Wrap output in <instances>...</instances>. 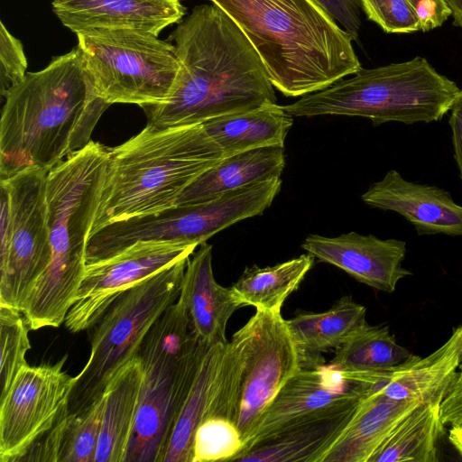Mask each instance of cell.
Returning a JSON list of instances; mask_svg holds the SVG:
<instances>
[{
    "label": "cell",
    "instance_id": "34",
    "mask_svg": "<svg viewBox=\"0 0 462 462\" xmlns=\"http://www.w3.org/2000/svg\"><path fill=\"white\" fill-rule=\"evenodd\" d=\"M236 423L208 419L198 427L193 441L192 462L232 461L243 448Z\"/></svg>",
    "mask_w": 462,
    "mask_h": 462
},
{
    "label": "cell",
    "instance_id": "7",
    "mask_svg": "<svg viewBox=\"0 0 462 462\" xmlns=\"http://www.w3.org/2000/svg\"><path fill=\"white\" fill-rule=\"evenodd\" d=\"M208 346L194 336L180 298L150 328L137 353L143 377L125 462H162L177 417Z\"/></svg>",
    "mask_w": 462,
    "mask_h": 462
},
{
    "label": "cell",
    "instance_id": "25",
    "mask_svg": "<svg viewBox=\"0 0 462 462\" xmlns=\"http://www.w3.org/2000/svg\"><path fill=\"white\" fill-rule=\"evenodd\" d=\"M292 125V116L283 106L272 102L201 123L206 134L224 158L262 147L284 148Z\"/></svg>",
    "mask_w": 462,
    "mask_h": 462
},
{
    "label": "cell",
    "instance_id": "5",
    "mask_svg": "<svg viewBox=\"0 0 462 462\" xmlns=\"http://www.w3.org/2000/svg\"><path fill=\"white\" fill-rule=\"evenodd\" d=\"M223 158L201 124L163 129L146 125L109 150L90 236L111 223L174 207L184 189Z\"/></svg>",
    "mask_w": 462,
    "mask_h": 462
},
{
    "label": "cell",
    "instance_id": "24",
    "mask_svg": "<svg viewBox=\"0 0 462 462\" xmlns=\"http://www.w3.org/2000/svg\"><path fill=\"white\" fill-rule=\"evenodd\" d=\"M143 377L142 362L135 356L106 384L95 462H125L139 408Z\"/></svg>",
    "mask_w": 462,
    "mask_h": 462
},
{
    "label": "cell",
    "instance_id": "27",
    "mask_svg": "<svg viewBox=\"0 0 462 462\" xmlns=\"http://www.w3.org/2000/svg\"><path fill=\"white\" fill-rule=\"evenodd\" d=\"M103 394L85 409L61 417L20 461L95 462L101 430Z\"/></svg>",
    "mask_w": 462,
    "mask_h": 462
},
{
    "label": "cell",
    "instance_id": "31",
    "mask_svg": "<svg viewBox=\"0 0 462 462\" xmlns=\"http://www.w3.org/2000/svg\"><path fill=\"white\" fill-rule=\"evenodd\" d=\"M411 356L387 326L365 322L337 348L329 365L341 373L380 371L397 366Z\"/></svg>",
    "mask_w": 462,
    "mask_h": 462
},
{
    "label": "cell",
    "instance_id": "11",
    "mask_svg": "<svg viewBox=\"0 0 462 462\" xmlns=\"http://www.w3.org/2000/svg\"><path fill=\"white\" fill-rule=\"evenodd\" d=\"M232 337L244 356L236 422L244 448L270 402L303 365L281 311L256 310Z\"/></svg>",
    "mask_w": 462,
    "mask_h": 462
},
{
    "label": "cell",
    "instance_id": "36",
    "mask_svg": "<svg viewBox=\"0 0 462 462\" xmlns=\"http://www.w3.org/2000/svg\"><path fill=\"white\" fill-rule=\"evenodd\" d=\"M27 60L22 42L0 22V92H6L26 75Z\"/></svg>",
    "mask_w": 462,
    "mask_h": 462
},
{
    "label": "cell",
    "instance_id": "37",
    "mask_svg": "<svg viewBox=\"0 0 462 462\" xmlns=\"http://www.w3.org/2000/svg\"><path fill=\"white\" fill-rule=\"evenodd\" d=\"M357 42L361 27L360 0H314Z\"/></svg>",
    "mask_w": 462,
    "mask_h": 462
},
{
    "label": "cell",
    "instance_id": "32",
    "mask_svg": "<svg viewBox=\"0 0 462 462\" xmlns=\"http://www.w3.org/2000/svg\"><path fill=\"white\" fill-rule=\"evenodd\" d=\"M244 356L235 337L225 346L203 420L219 419L236 424L241 399ZM201 424V423H200Z\"/></svg>",
    "mask_w": 462,
    "mask_h": 462
},
{
    "label": "cell",
    "instance_id": "26",
    "mask_svg": "<svg viewBox=\"0 0 462 462\" xmlns=\"http://www.w3.org/2000/svg\"><path fill=\"white\" fill-rule=\"evenodd\" d=\"M365 308L343 296L323 312H298L287 319L301 356L303 367L320 365L322 352L338 348L365 320Z\"/></svg>",
    "mask_w": 462,
    "mask_h": 462
},
{
    "label": "cell",
    "instance_id": "20",
    "mask_svg": "<svg viewBox=\"0 0 462 462\" xmlns=\"http://www.w3.org/2000/svg\"><path fill=\"white\" fill-rule=\"evenodd\" d=\"M180 299L198 340L206 344L226 343L230 317L244 307L233 290L217 282L212 269V245L204 242L189 259Z\"/></svg>",
    "mask_w": 462,
    "mask_h": 462
},
{
    "label": "cell",
    "instance_id": "21",
    "mask_svg": "<svg viewBox=\"0 0 462 462\" xmlns=\"http://www.w3.org/2000/svg\"><path fill=\"white\" fill-rule=\"evenodd\" d=\"M360 402L294 423L252 446L232 461L321 462L350 422Z\"/></svg>",
    "mask_w": 462,
    "mask_h": 462
},
{
    "label": "cell",
    "instance_id": "6",
    "mask_svg": "<svg viewBox=\"0 0 462 462\" xmlns=\"http://www.w3.org/2000/svg\"><path fill=\"white\" fill-rule=\"evenodd\" d=\"M460 91L424 58L361 69L348 79L305 95L283 106L292 116H360L374 126L388 122L405 125L441 120Z\"/></svg>",
    "mask_w": 462,
    "mask_h": 462
},
{
    "label": "cell",
    "instance_id": "40",
    "mask_svg": "<svg viewBox=\"0 0 462 462\" xmlns=\"http://www.w3.org/2000/svg\"><path fill=\"white\" fill-rule=\"evenodd\" d=\"M448 439L455 449L462 457V421L450 424Z\"/></svg>",
    "mask_w": 462,
    "mask_h": 462
},
{
    "label": "cell",
    "instance_id": "19",
    "mask_svg": "<svg viewBox=\"0 0 462 462\" xmlns=\"http://www.w3.org/2000/svg\"><path fill=\"white\" fill-rule=\"evenodd\" d=\"M51 7L61 23L75 33L127 29L158 37L186 14L180 0H51Z\"/></svg>",
    "mask_w": 462,
    "mask_h": 462
},
{
    "label": "cell",
    "instance_id": "29",
    "mask_svg": "<svg viewBox=\"0 0 462 462\" xmlns=\"http://www.w3.org/2000/svg\"><path fill=\"white\" fill-rule=\"evenodd\" d=\"M314 259L306 254L273 266L246 267L231 289L244 307L281 311L285 300L312 268Z\"/></svg>",
    "mask_w": 462,
    "mask_h": 462
},
{
    "label": "cell",
    "instance_id": "23",
    "mask_svg": "<svg viewBox=\"0 0 462 462\" xmlns=\"http://www.w3.org/2000/svg\"><path fill=\"white\" fill-rule=\"evenodd\" d=\"M284 167L283 147H262L225 157L199 175L175 206L203 203L232 190L280 178Z\"/></svg>",
    "mask_w": 462,
    "mask_h": 462
},
{
    "label": "cell",
    "instance_id": "8",
    "mask_svg": "<svg viewBox=\"0 0 462 462\" xmlns=\"http://www.w3.org/2000/svg\"><path fill=\"white\" fill-rule=\"evenodd\" d=\"M189 258H184L122 293L93 326L90 355L74 377L68 413L100 398L115 373L137 356L144 337L180 297Z\"/></svg>",
    "mask_w": 462,
    "mask_h": 462
},
{
    "label": "cell",
    "instance_id": "9",
    "mask_svg": "<svg viewBox=\"0 0 462 462\" xmlns=\"http://www.w3.org/2000/svg\"><path fill=\"white\" fill-rule=\"evenodd\" d=\"M76 35L96 92L110 105L145 108L165 103L175 90L182 67L171 42L127 29H91Z\"/></svg>",
    "mask_w": 462,
    "mask_h": 462
},
{
    "label": "cell",
    "instance_id": "42",
    "mask_svg": "<svg viewBox=\"0 0 462 462\" xmlns=\"http://www.w3.org/2000/svg\"><path fill=\"white\" fill-rule=\"evenodd\" d=\"M458 371L462 372V362H461V365L459 366V370Z\"/></svg>",
    "mask_w": 462,
    "mask_h": 462
},
{
    "label": "cell",
    "instance_id": "1",
    "mask_svg": "<svg viewBox=\"0 0 462 462\" xmlns=\"http://www.w3.org/2000/svg\"><path fill=\"white\" fill-rule=\"evenodd\" d=\"M182 73L171 97L145 107L147 125L163 129L276 103L259 54L217 5L195 6L170 35Z\"/></svg>",
    "mask_w": 462,
    "mask_h": 462
},
{
    "label": "cell",
    "instance_id": "14",
    "mask_svg": "<svg viewBox=\"0 0 462 462\" xmlns=\"http://www.w3.org/2000/svg\"><path fill=\"white\" fill-rule=\"evenodd\" d=\"M226 212L217 200L174 206L165 210L111 223L89 236L87 263L110 257L140 241L200 245L223 230Z\"/></svg>",
    "mask_w": 462,
    "mask_h": 462
},
{
    "label": "cell",
    "instance_id": "17",
    "mask_svg": "<svg viewBox=\"0 0 462 462\" xmlns=\"http://www.w3.org/2000/svg\"><path fill=\"white\" fill-rule=\"evenodd\" d=\"M301 247L320 262L334 265L374 290L393 292L411 272L402 266L406 242L380 239L356 232L336 237L308 236Z\"/></svg>",
    "mask_w": 462,
    "mask_h": 462
},
{
    "label": "cell",
    "instance_id": "33",
    "mask_svg": "<svg viewBox=\"0 0 462 462\" xmlns=\"http://www.w3.org/2000/svg\"><path fill=\"white\" fill-rule=\"evenodd\" d=\"M29 329L22 311L0 306V397L7 393L17 374L28 365L25 355L31 348Z\"/></svg>",
    "mask_w": 462,
    "mask_h": 462
},
{
    "label": "cell",
    "instance_id": "30",
    "mask_svg": "<svg viewBox=\"0 0 462 462\" xmlns=\"http://www.w3.org/2000/svg\"><path fill=\"white\" fill-rule=\"evenodd\" d=\"M226 343L208 346L177 417L162 462H192L194 436L205 418L212 383Z\"/></svg>",
    "mask_w": 462,
    "mask_h": 462
},
{
    "label": "cell",
    "instance_id": "16",
    "mask_svg": "<svg viewBox=\"0 0 462 462\" xmlns=\"http://www.w3.org/2000/svg\"><path fill=\"white\" fill-rule=\"evenodd\" d=\"M462 362V324L449 338L426 357L412 355L386 370L341 373L361 383L366 395L381 394L395 400L421 403L442 402Z\"/></svg>",
    "mask_w": 462,
    "mask_h": 462
},
{
    "label": "cell",
    "instance_id": "41",
    "mask_svg": "<svg viewBox=\"0 0 462 462\" xmlns=\"http://www.w3.org/2000/svg\"><path fill=\"white\" fill-rule=\"evenodd\" d=\"M445 3L451 11L452 24L462 30V0H445Z\"/></svg>",
    "mask_w": 462,
    "mask_h": 462
},
{
    "label": "cell",
    "instance_id": "13",
    "mask_svg": "<svg viewBox=\"0 0 462 462\" xmlns=\"http://www.w3.org/2000/svg\"><path fill=\"white\" fill-rule=\"evenodd\" d=\"M199 245L140 241L119 253L87 263L83 280L64 324L71 333L90 329L124 292L178 261Z\"/></svg>",
    "mask_w": 462,
    "mask_h": 462
},
{
    "label": "cell",
    "instance_id": "3",
    "mask_svg": "<svg viewBox=\"0 0 462 462\" xmlns=\"http://www.w3.org/2000/svg\"><path fill=\"white\" fill-rule=\"evenodd\" d=\"M209 1L246 36L286 97L321 91L362 69L349 33L314 0Z\"/></svg>",
    "mask_w": 462,
    "mask_h": 462
},
{
    "label": "cell",
    "instance_id": "18",
    "mask_svg": "<svg viewBox=\"0 0 462 462\" xmlns=\"http://www.w3.org/2000/svg\"><path fill=\"white\" fill-rule=\"evenodd\" d=\"M361 199L372 208L402 216L419 236H462V206L450 193L437 186L408 181L396 170L371 184Z\"/></svg>",
    "mask_w": 462,
    "mask_h": 462
},
{
    "label": "cell",
    "instance_id": "22",
    "mask_svg": "<svg viewBox=\"0 0 462 462\" xmlns=\"http://www.w3.org/2000/svg\"><path fill=\"white\" fill-rule=\"evenodd\" d=\"M421 402L366 395L321 462H369L404 418Z\"/></svg>",
    "mask_w": 462,
    "mask_h": 462
},
{
    "label": "cell",
    "instance_id": "35",
    "mask_svg": "<svg viewBox=\"0 0 462 462\" xmlns=\"http://www.w3.org/2000/svg\"><path fill=\"white\" fill-rule=\"evenodd\" d=\"M367 18L386 33L420 31L417 14L409 0H360Z\"/></svg>",
    "mask_w": 462,
    "mask_h": 462
},
{
    "label": "cell",
    "instance_id": "15",
    "mask_svg": "<svg viewBox=\"0 0 462 462\" xmlns=\"http://www.w3.org/2000/svg\"><path fill=\"white\" fill-rule=\"evenodd\" d=\"M365 396L361 383L345 378L330 365L302 367L270 402L239 454L294 423Z\"/></svg>",
    "mask_w": 462,
    "mask_h": 462
},
{
    "label": "cell",
    "instance_id": "38",
    "mask_svg": "<svg viewBox=\"0 0 462 462\" xmlns=\"http://www.w3.org/2000/svg\"><path fill=\"white\" fill-rule=\"evenodd\" d=\"M420 22V31L429 32L442 26L451 16L445 0H409Z\"/></svg>",
    "mask_w": 462,
    "mask_h": 462
},
{
    "label": "cell",
    "instance_id": "2",
    "mask_svg": "<svg viewBox=\"0 0 462 462\" xmlns=\"http://www.w3.org/2000/svg\"><path fill=\"white\" fill-rule=\"evenodd\" d=\"M4 97L1 180L28 169L49 172L84 149L110 106L97 94L78 46L27 72Z\"/></svg>",
    "mask_w": 462,
    "mask_h": 462
},
{
    "label": "cell",
    "instance_id": "28",
    "mask_svg": "<svg viewBox=\"0 0 462 462\" xmlns=\"http://www.w3.org/2000/svg\"><path fill=\"white\" fill-rule=\"evenodd\" d=\"M441 402L421 403L410 412L369 462H437L444 431Z\"/></svg>",
    "mask_w": 462,
    "mask_h": 462
},
{
    "label": "cell",
    "instance_id": "4",
    "mask_svg": "<svg viewBox=\"0 0 462 462\" xmlns=\"http://www.w3.org/2000/svg\"><path fill=\"white\" fill-rule=\"evenodd\" d=\"M108 162L109 150L91 141L47 174L51 258L22 311L31 330L59 328L76 299Z\"/></svg>",
    "mask_w": 462,
    "mask_h": 462
},
{
    "label": "cell",
    "instance_id": "39",
    "mask_svg": "<svg viewBox=\"0 0 462 462\" xmlns=\"http://www.w3.org/2000/svg\"><path fill=\"white\" fill-rule=\"evenodd\" d=\"M448 125L451 128V139L454 159L457 162L462 183V89L458 92L450 109Z\"/></svg>",
    "mask_w": 462,
    "mask_h": 462
},
{
    "label": "cell",
    "instance_id": "10",
    "mask_svg": "<svg viewBox=\"0 0 462 462\" xmlns=\"http://www.w3.org/2000/svg\"><path fill=\"white\" fill-rule=\"evenodd\" d=\"M47 174L28 169L0 181V306L23 311L50 264Z\"/></svg>",
    "mask_w": 462,
    "mask_h": 462
},
{
    "label": "cell",
    "instance_id": "12",
    "mask_svg": "<svg viewBox=\"0 0 462 462\" xmlns=\"http://www.w3.org/2000/svg\"><path fill=\"white\" fill-rule=\"evenodd\" d=\"M54 364L26 365L0 398V462H18L68 413L74 377Z\"/></svg>",
    "mask_w": 462,
    "mask_h": 462
}]
</instances>
